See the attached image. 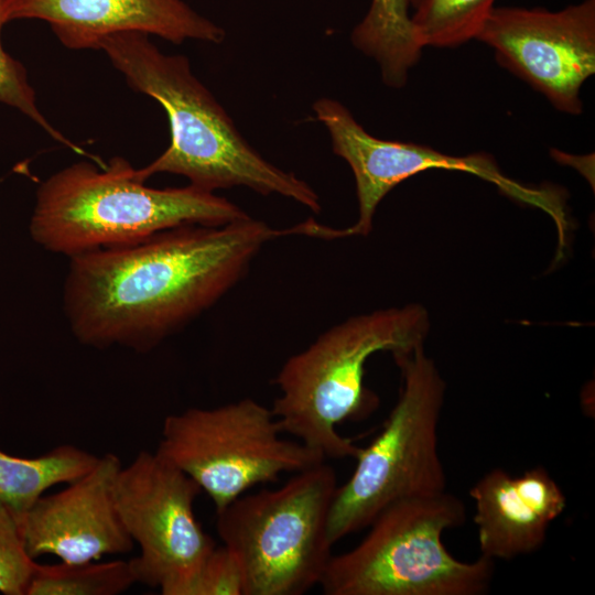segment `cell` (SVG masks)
I'll return each instance as SVG.
<instances>
[{"label": "cell", "mask_w": 595, "mask_h": 595, "mask_svg": "<svg viewBox=\"0 0 595 595\" xmlns=\"http://www.w3.org/2000/svg\"><path fill=\"white\" fill-rule=\"evenodd\" d=\"M35 564L24 548L15 516L0 500V592L25 595Z\"/></svg>", "instance_id": "20"}, {"label": "cell", "mask_w": 595, "mask_h": 595, "mask_svg": "<svg viewBox=\"0 0 595 595\" xmlns=\"http://www.w3.org/2000/svg\"><path fill=\"white\" fill-rule=\"evenodd\" d=\"M282 236L247 217L75 255L63 286L71 331L85 346L147 353L218 302L264 244Z\"/></svg>", "instance_id": "1"}, {"label": "cell", "mask_w": 595, "mask_h": 595, "mask_svg": "<svg viewBox=\"0 0 595 595\" xmlns=\"http://www.w3.org/2000/svg\"><path fill=\"white\" fill-rule=\"evenodd\" d=\"M475 39L554 108L582 112L581 89L595 73V0L559 11L493 8Z\"/></svg>", "instance_id": "11"}, {"label": "cell", "mask_w": 595, "mask_h": 595, "mask_svg": "<svg viewBox=\"0 0 595 595\" xmlns=\"http://www.w3.org/2000/svg\"><path fill=\"white\" fill-rule=\"evenodd\" d=\"M420 0H409L410 2V6H412L413 8L418 4Z\"/></svg>", "instance_id": "22"}, {"label": "cell", "mask_w": 595, "mask_h": 595, "mask_svg": "<svg viewBox=\"0 0 595 595\" xmlns=\"http://www.w3.org/2000/svg\"><path fill=\"white\" fill-rule=\"evenodd\" d=\"M97 50L134 90L150 96L165 110L171 141L166 150L133 176L144 182L158 173L187 177L204 191L246 186L260 194H279L311 210L320 197L305 181L264 160L240 134L231 118L194 76L183 55H166L142 32L104 37Z\"/></svg>", "instance_id": "2"}, {"label": "cell", "mask_w": 595, "mask_h": 595, "mask_svg": "<svg viewBox=\"0 0 595 595\" xmlns=\"http://www.w3.org/2000/svg\"><path fill=\"white\" fill-rule=\"evenodd\" d=\"M133 170L116 156L101 171L78 162L54 173L37 188L31 238L45 250L71 258L184 225L221 226L249 217L225 197L191 184L145 186Z\"/></svg>", "instance_id": "3"}, {"label": "cell", "mask_w": 595, "mask_h": 595, "mask_svg": "<svg viewBox=\"0 0 595 595\" xmlns=\"http://www.w3.org/2000/svg\"><path fill=\"white\" fill-rule=\"evenodd\" d=\"M337 487L325 461L216 511L217 533L240 567L244 595H301L320 585L332 558L327 526Z\"/></svg>", "instance_id": "6"}, {"label": "cell", "mask_w": 595, "mask_h": 595, "mask_svg": "<svg viewBox=\"0 0 595 595\" xmlns=\"http://www.w3.org/2000/svg\"><path fill=\"white\" fill-rule=\"evenodd\" d=\"M282 434L272 409L245 398L169 414L156 452L191 477L218 511L257 485L326 461Z\"/></svg>", "instance_id": "8"}, {"label": "cell", "mask_w": 595, "mask_h": 595, "mask_svg": "<svg viewBox=\"0 0 595 595\" xmlns=\"http://www.w3.org/2000/svg\"><path fill=\"white\" fill-rule=\"evenodd\" d=\"M198 485L161 454L140 451L117 474L113 495L121 522L140 548L131 559L137 583L163 595H190L216 547L194 512Z\"/></svg>", "instance_id": "9"}, {"label": "cell", "mask_w": 595, "mask_h": 595, "mask_svg": "<svg viewBox=\"0 0 595 595\" xmlns=\"http://www.w3.org/2000/svg\"><path fill=\"white\" fill-rule=\"evenodd\" d=\"M190 595H244V580L232 554L215 547L203 563Z\"/></svg>", "instance_id": "21"}, {"label": "cell", "mask_w": 595, "mask_h": 595, "mask_svg": "<svg viewBox=\"0 0 595 595\" xmlns=\"http://www.w3.org/2000/svg\"><path fill=\"white\" fill-rule=\"evenodd\" d=\"M136 583L131 560L36 563L25 595H118Z\"/></svg>", "instance_id": "17"}, {"label": "cell", "mask_w": 595, "mask_h": 595, "mask_svg": "<svg viewBox=\"0 0 595 595\" xmlns=\"http://www.w3.org/2000/svg\"><path fill=\"white\" fill-rule=\"evenodd\" d=\"M496 0H420L411 15L422 47H454L475 39Z\"/></svg>", "instance_id": "18"}, {"label": "cell", "mask_w": 595, "mask_h": 595, "mask_svg": "<svg viewBox=\"0 0 595 595\" xmlns=\"http://www.w3.org/2000/svg\"><path fill=\"white\" fill-rule=\"evenodd\" d=\"M96 456L75 445H58L36 457H19L0 450V500L18 523L51 487L68 484L88 473Z\"/></svg>", "instance_id": "16"}, {"label": "cell", "mask_w": 595, "mask_h": 595, "mask_svg": "<svg viewBox=\"0 0 595 595\" xmlns=\"http://www.w3.org/2000/svg\"><path fill=\"white\" fill-rule=\"evenodd\" d=\"M313 109L329 132L334 153L343 158L354 173L359 215L353 226L344 229L309 219L299 224L300 235L323 239L368 235L382 198L401 182L429 170L475 175L494 184L505 195L542 209L558 227L566 221L561 194L552 188L531 187L506 176L489 154L450 155L422 144L376 138L356 121L345 106L328 98L316 100Z\"/></svg>", "instance_id": "10"}, {"label": "cell", "mask_w": 595, "mask_h": 595, "mask_svg": "<svg viewBox=\"0 0 595 595\" xmlns=\"http://www.w3.org/2000/svg\"><path fill=\"white\" fill-rule=\"evenodd\" d=\"M409 6V0H371L366 15L351 32L353 44L378 63L383 83L396 88L407 83L423 48Z\"/></svg>", "instance_id": "15"}, {"label": "cell", "mask_w": 595, "mask_h": 595, "mask_svg": "<svg viewBox=\"0 0 595 595\" xmlns=\"http://www.w3.org/2000/svg\"><path fill=\"white\" fill-rule=\"evenodd\" d=\"M121 467L116 454L106 453L66 488L41 496L19 520L28 554L33 560L51 554L62 562L78 563L130 552L134 543L113 495Z\"/></svg>", "instance_id": "12"}, {"label": "cell", "mask_w": 595, "mask_h": 595, "mask_svg": "<svg viewBox=\"0 0 595 595\" xmlns=\"http://www.w3.org/2000/svg\"><path fill=\"white\" fill-rule=\"evenodd\" d=\"M429 316L421 305L349 317L286 359L274 378L272 411L288 433L325 459L356 458L360 447L337 426L378 407L364 385L365 366L378 351L408 353L423 345Z\"/></svg>", "instance_id": "4"}, {"label": "cell", "mask_w": 595, "mask_h": 595, "mask_svg": "<svg viewBox=\"0 0 595 595\" xmlns=\"http://www.w3.org/2000/svg\"><path fill=\"white\" fill-rule=\"evenodd\" d=\"M480 555L511 560L538 551L564 512L566 496L547 468L520 475L494 468L470 488Z\"/></svg>", "instance_id": "14"}, {"label": "cell", "mask_w": 595, "mask_h": 595, "mask_svg": "<svg viewBox=\"0 0 595 595\" xmlns=\"http://www.w3.org/2000/svg\"><path fill=\"white\" fill-rule=\"evenodd\" d=\"M14 0H0V102L13 107L44 129L53 139L80 151L66 137L56 130L41 113L23 64L8 54L1 43V31L11 20Z\"/></svg>", "instance_id": "19"}, {"label": "cell", "mask_w": 595, "mask_h": 595, "mask_svg": "<svg viewBox=\"0 0 595 595\" xmlns=\"http://www.w3.org/2000/svg\"><path fill=\"white\" fill-rule=\"evenodd\" d=\"M39 19L63 45L97 50L118 32L154 34L172 43L186 40L220 43L223 28L182 0H14L11 20Z\"/></svg>", "instance_id": "13"}, {"label": "cell", "mask_w": 595, "mask_h": 595, "mask_svg": "<svg viewBox=\"0 0 595 595\" xmlns=\"http://www.w3.org/2000/svg\"><path fill=\"white\" fill-rule=\"evenodd\" d=\"M465 509L444 491L399 500L368 526L351 550L332 555L320 583L326 595H479L493 580L495 561L455 559L443 543L461 526Z\"/></svg>", "instance_id": "5"}, {"label": "cell", "mask_w": 595, "mask_h": 595, "mask_svg": "<svg viewBox=\"0 0 595 595\" xmlns=\"http://www.w3.org/2000/svg\"><path fill=\"white\" fill-rule=\"evenodd\" d=\"M392 356L402 374L401 392L382 430L360 447L354 472L337 487L327 526L333 544L399 500L446 491L437 450L445 382L423 345Z\"/></svg>", "instance_id": "7"}]
</instances>
